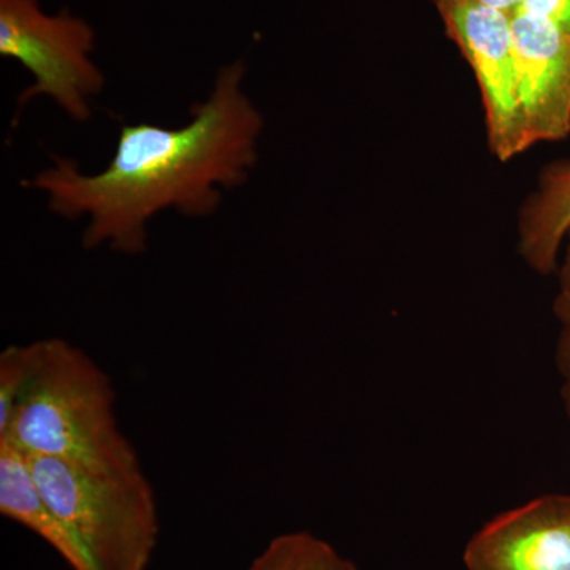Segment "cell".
<instances>
[{
    "label": "cell",
    "instance_id": "1",
    "mask_svg": "<svg viewBox=\"0 0 570 570\" xmlns=\"http://www.w3.org/2000/svg\"><path fill=\"white\" fill-rule=\"evenodd\" d=\"M245 75L243 61L225 66L208 99L194 105L190 122L179 129L124 124L100 174H81L73 160L55 157L51 168L22 184L47 194L58 216L89 217L86 249L107 245L115 253H145L156 214L175 208L184 216H209L223 189L249 178L264 118L243 91Z\"/></svg>",
    "mask_w": 570,
    "mask_h": 570
},
{
    "label": "cell",
    "instance_id": "2",
    "mask_svg": "<svg viewBox=\"0 0 570 570\" xmlns=\"http://www.w3.org/2000/svg\"><path fill=\"white\" fill-rule=\"evenodd\" d=\"M116 392L96 362L61 337L32 343L28 382L0 430L29 459H55L89 469L141 466L119 428Z\"/></svg>",
    "mask_w": 570,
    "mask_h": 570
},
{
    "label": "cell",
    "instance_id": "3",
    "mask_svg": "<svg viewBox=\"0 0 570 570\" xmlns=\"http://www.w3.org/2000/svg\"><path fill=\"white\" fill-rule=\"evenodd\" d=\"M29 463L48 504L80 540L96 570L149 569L160 523L141 466L89 469L55 459Z\"/></svg>",
    "mask_w": 570,
    "mask_h": 570
},
{
    "label": "cell",
    "instance_id": "4",
    "mask_svg": "<svg viewBox=\"0 0 570 570\" xmlns=\"http://www.w3.org/2000/svg\"><path fill=\"white\" fill-rule=\"evenodd\" d=\"M94 50L96 31L70 10L50 14L40 0H0V56L33 77L18 97V110L33 97L48 96L75 121H88L92 97L105 82Z\"/></svg>",
    "mask_w": 570,
    "mask_h": 570
},
{
    "label": "cell",
    "instance_id": "5",
    "mask_svg": "<svg viewBox=\"0 0 570 570\" xmlns=\"http://www.w3.org/2000/svg\"><path fill=\"white\" fill-rule=\"evenodd\" d=\"M438 11L449 39L459 47L478 80L490 151L508 163L530 149L520 105L512 17L471 3L439 7Z\"/></svg>",
    "mask_w": 570,
    "mask_h": 570
},
{
    "label": "cell",
    "instance_id": "6",
    "mask_svg": "<svg viewBox=\"0 0 570 570\" xmlns=\"http://www.w3.org/2000/svg\"><path fill=\"white\" fill-rule=\"evenodd\" d=\"M464 570H570V494L505 510L468 540Z\"/></svg>",
    "mask_w": 570,
    "mask_h": 570
},
{
    "label": "cell",
    "instance_id": "7",
    "mask_svg": "<svg viewBox=\"0 0 570 570\" xmlns=\"http://www.w3.org/2000/svg\"><path fill=\"white\" fill-rule=\"evenodd\" d=\"M512 39L528 145L564 140L570 135L569 37L519 10L512 17Z\"/></svg>",
    "mask_w": 570,
    "mask_h": 570
},
{
    "label": "cell",
    "instance_id": "8",
    "mask_svg": "<svg viewBox=\"0 0 570 570\" xmlns=\"http://www.w3.org/2000/svg\"><path fill=\"white\" fill-rule=\"evenodd\" d=\"M0 513L47 542L71 570H96L77 535L48 504L28 456L0 441Z\"/></svg>",
    "mask_w": 570,
    "mask_h": 570
},
{
    "label": "cell",
    "instance_id": "9",
    "mask_svg": "<svg viewBox=\"0 0 570 570\" xmlns=\"http://www.w3.org/2000/svg\"><path fill=\"white\" fill-rule=\"evenodd\" d=\"M569 232L570 160H558L543 168L538 189L521 206L519 250L524 264L543 276L557 272Z\"/></svg>",
    "mask_w": 570,
    "mask_h": 570
},
{
    "label": "cell",
    "instance_id": "10",
    "mask_svg": "<svg viewBox=\"0 0 570 570\" xmlns=\"http://www.w3.org/2000/svg\"><path fill=\"white\" fill-rule=\"evenodd\" d=\"M246 570H358L354 561L313 532H285L269 540Z\"/></svg>",
    "mask_w": 570,
    "mask_h": 570
},
{
    "label": "cell",
    "instance_id": "11",
    "mask_svg": "<svg viewBox=\"0 0 570 570\" xmlns=\"http://www.w3.org/2000/svg\"><path fill=\"white\" fill-rule=\"evenodd\" d=\"M564 255L558 266V294L554 296L553 313L560 324L554 363L560 376L562 409L570 420V232L566 236Z\"/></svg>",
    "mask_w": 570,
    "mask_h": 570
},
{
    "label": "cell",
    "instance_id": "12",
    "mask_svg": "<svg viewBox=\"0 0 570 570\" xmlns=\"http://www.w3.org/2000/svg\"><path fill=\"white\" fill-rule=\"evenodd\" d=\"M32 366V343L9 346L0 354V430L9 422Z\"/></svg>",
    "mask_w": 570,
    "mask_h": 570
},
{
    "label": "cell",
    "instance_id": "13",
    "mask_svg": "<svg viewBox=\"0 0 570 570\" xmlns=\"http://www.w3.org/2000/svg\"><path fill=\"white\" fill-rule=\"evenodd\" d=\"M520 10L551 22L570 39V0H523Z\"/></svg>",
    "mask_w": 570,
    "mask_h": 570
},
{
    "label": "cell",
    "instance_id": "14",
    "mask_svg": "<svg viewBox=\"0 0 570 570\" xmlns=\"http://www.w3.org/2000/svg\"><path fill=\"white\" fill-rule=\"evenodd\" d=\"M433 2L436 9L444 6H455V3H471V6L490 7V9L501 10L513 17L521 9L523 0H433Z\"/></svg>",
    "mask_w": 570,
    "mask_h": 570
}]
</instances>
